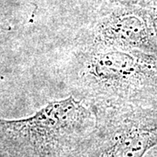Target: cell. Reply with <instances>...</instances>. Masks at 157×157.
Segmentation results:
<instances>
[{
  "instance_id": "obj_1",
  "label": "cell",
  "mask_w": 157,
  "mask_h": 157,
  "mask_svg": "<svg viewBox=\"0 0 157 157\" xmlns=\"http://www.w3.org/2000/svg\"><path fill=\"white\" fill-rule=\"evenodd\" d=\"M69 84L89 107L147 104L157 96V53L122 48H78Z\"/></svg>"
},
{
  "instance_id": "obj_7",
  "label": "cell",
  "mask_w": 157,
  "mask_h": 157,
  "mask_svg": "<svg viewBox=\"0 0 157 157\" xmlns=\"http://www.w3.org/2000/svg\"><path fill=\"white\" fill-rule=\"evenodd\" d=\"M0 157H3V156H1V155H0Z\"/></svg>"
},
{
  "instance_id": "obj_3",
  "label": "cell",
  "mask_w": 157,
  "mask_h": 157,
  "mask_svg": "<svg viewBox=\"0 0 157 157\" xmlns=\"http://www.w3.org/2000/svg\"><path fill=\"white\" fill-rule=\"evenodd\" d=\"M97 157H143L157 146V107L149 103L90 107Z\"/></svg>"
},
{
  "instance_id": "obj_6",
  "label": "cell",
  "mask_w": 157,
  "mask_h": 157,
  "mask_svg": "<svg viewBox=\"0 0 157 157\" xmlns=\"http://www.w3.org/2000/svg\"><path fill=\"white\" fill-rule=\"evenodd\" d=\"M148 0H104L105 3L109 4H123V5H139L141 6Z\"/></svg>"
},
{
  "instance_id": "obj_2",
  "label": "cell",
  "mask_w": 157,
  "mask_h": 157,
  "mask_svg": "<svg viewBox=\"0 0 157 157\" xmlns=\"http://www.w3.org/2000/svg\"><path fill=\"white\" fill-rule=\"evenodd\" d=\"M94 126L93 109L75 96L50 101L31 117L0 119V155L60 157L83 143Z\"/></svg>"
},
{
  "instance_id": "obj_5",
  "label": "cell",
  "mask_w": 157,
  "mask_h": 157,
  "mask_svg": "<svg viewBox=\"0 0 157 157\" xmlns=\"http://www.w3.org/2000/svg\"><path fill=\"white\" fill-rule=\"evenodd\" d=\"M141 6H144L148 12L157 41V0H148Z\"/></svg>"
},
{
  "instance_id": "obj_4",
  "label": "cell",
  "mask_w": 157,
  "mask_h": 157,
  "mask_svg": "<svg viewBox=\"0 0 157 157\" xmlns=\"http://www.w3.org/2000/svg\"><path fill=\"white\" fill-rule=\"evenodd\" d=\"M78 48H122L157 53V41L144 6L105 3L80 35Z\"/></svg>"
}]
</instances>
